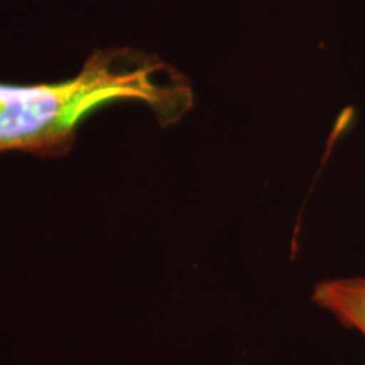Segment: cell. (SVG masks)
<instances>
[{
	"instance_id": "obj_2",
	"label": "cell",
	"mask_w": 365,
	"mask_h": 365,
	"mask_svg": "<svg viewBox=\"0 0 365 365\" xmlns=\"http://www.w3.org/2000/svg\"><path fill=\"white\" fill-rule=\"evenodd\" d=\"M313 301L341 325L365 336V277L319 282L313 291Z\"/></svg>"
},
{
	"instance_id": "obj_1",
	"label": "cell",
	"mask_w": 365,
	"mask_h": 365,
	"mask_svg": "<svg viewBox=\"0 0 365 365\" xmlns=\"http://www.w3.org/2000/svg\"><path fill=\"white\" fill-rule=\"evenodd\" d=\"M118 100H139L163 122H175L190 108L191 90L158 58L127 49L95 51L71 80L0 83V153L66 149L90 113Z\"/></svg>"
}]
</instances>
